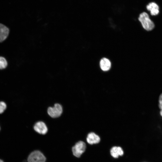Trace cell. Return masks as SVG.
Wrapping results in <instances>:
<instances>
[{"mask_svg":"<svg viewBox=\"0 0 162 162\" xmlns=\"http://www.w3.org/2000/svg\"><path fill=\"white\" fill-rule=\"evenodd\" d=\"M138 20L140 22L143 28L147 31L152 30L154 27L153 22L150 19L148 14L143 12L140 13L138 17Z\"/></svg>","mask_w":162,"mask_h":162,"instance_id":"obj_1","label":"cell"},{"mask_svg":"<svg viewBox=\"0 0 162 162\" xmlns=\"http://www.w3.org/2000/svg\"><path fill=\"white\" fill-rule=\"evenodd\" d=\"M7 65L8 63L6 59L3 57L0 56V69L5 68Z\"/></svg>","mask_w":162,"mask_h":162,"instance_id":"obj_11","label":"cell"},{"mask_svg":"<svg viewBox=\"0 0 162 162\" xmlns=\"http://www.w3.org/2000/svg\"><path fill=\"white\" fill-rule=\"evenodd\" d=\"M147 10L150 11L152 16H156L159 13V7L158 4L154 2H150L146 6Z\"/></svg>","mask_w":162,"mask_h":162,"instance_id":"obj_6","label":"cell"},{"mask_svg":"<svg viewBox=\"0 0 162 162\" xmlns=\"http://www.w3.org/2000/svg\"><path fill=\"white\" fill-rule=\"evenodd\" d=\"M8 28L4 25L0 23V42L4 41L8 36Z\"/></svg>","mask_w":162,"mask_h":162,"instance_id":"obj_8","label":"cell"},{"mask_svg":"<svg viewBox=\"0 0 162 162\" xmlns=\"http://www.w3.org/2000/svg\"><path fill=\"white\" fill-rule=\"evenodd\" d=\"M160 114L161 116L162 117V109L161 110V111L160 112Z\"/></svg>","mask_w":162,"mask_h":162,"instance_id":"obj_14","label":"cell"},{"mask_svg":"<svg viewBox=\"0 0 162 162\" xmlns=\"http://www.w3.org/2000/svg\"><path fill=\"white\" fill-rule=\"evenodd\" d=\"M110 153L112 157L115 158H117L119 156H121L123 154L124 152L121 147L114 146L111 149Z\"/></svg>","mask_w":162,"mask_h":162,"instance_id":"obj_9","label":"cell"},{"mask_svg":"<svg viewBox=\"0 0 162 162\" xmlns=\"http://www.w3.org/2000/svg\"><path fill=\"white\" fill-rule=\"evenodd\" d=\"M86 141L89 144L92 145L98 143L100 141V138L98 135L92 132L88 134Z\"/></svg>","mask_w":162,"mask_h":162,"instance_id":"obj_7","label":"cell"},{"mask_svg":"<svg viewBox=\"0 0 162 162\" xmlns=\"http://www.w3.org/2000/svg\"></svg>","mask_w":162,"mask_h":162,"instance_id":"obj_16","label":"cell"},{"mask_svg":"<svg viewBox=\"0 0 162 162\" xmlns=\"http://www.w3.org/2000/svg\"><path fill=\"white\" fill-rule=\"evenodd\" d=\"M100 68L104 71L109 70L111 66L110 61L106 58H102L100 61Z\"/></svg>","mask_w":162,"mask_h":162,"instance_id":"obj_10","label":"cell"},{"mask_svg":"<svg viewBox=\"0 0 162 162\" xmlns=\"http://www.w3.org/2000/svg\"><path fill=\"white\" fill-rule=\"evenodd\" d=\"M86 147V144L83 141H80L77 142L72 148L73 155L77 158L80 157L85 151Z\"/></svg>","mask_w":162,"mask_h":162,"instance_id":"obj_3","label":"cell"},{"mask_svg":"<svg viewBox=\"0 0 162 162\" xmlns=\"http://www.w3.org/2000/svg\"><path fill=\"white\" fill-rule=\"evenodd\" d=\"M34 129L37 133L44 135L47 132L48 128L45 124L42 121L36 123L34 126Z\"/></svg>","mask_w":162,"mask_h":162,"instance_id":"obj_5","label":"cell"},{"mask_svg":"<svg viewBox=\"0 0 162 162\" xmlns=\"http://www.w3.org/2000/svg\"><path fill=\"white\" fill-rule=\"evenodd\" d=\"M63 111L61 105L58 104H56L53 107H49L47 109V113L51 117L56 118L60 116Z\"/></svg>","mask_w":162,"mask_h":162,"instance_id":"obj_4","label":"cell"},{"mask_svg":"<svg viewBox=\"0 0 162 162\" xmlns=\"http://www.w3.org/2000/svg\"><path fill=\"white\" fill-rule=\"evenodd\" d=\"M159 108L161 110L162 109V94L160 96L159 100Z\"/></svg>","mask_w":162,"mask_h":162,"instance_id":"obj_13","label":"cell"},{"mask_svg":"<svg viewBox=\"0 0 162 162\" xmlns=\"http://www.w3.org/2000/svg\"><path fill=\"white\" fill-rule=\"evenodd\" d=\"M46 158L44 154L39 150L32 152L28 156V162H46Z\"/></svg>","mask_w":162,"mask_h":162,"instance_id":"obj_2","label":"cell"},{"mask_svg":"<svg viewBox=\"0 0 162 162\" xmlns=\"http://www.w3.org/2000/svg\"></svg>","mask_w":162,"mask_h":162,"instance_id":"obj_17","label":"cell"},{"mask_svg":"<svg viewBox=\"0 0 162 162\" xmlns=\"http://www.w3.org/2000/svg\"><path fill=\"white\" fill-rule=\"evenodd\" d=\"M6 107V104L4 102L0 101V114L4 112Z\"/></svg>","mask_w":162,"mask_h":162,"instance_id":"obj_12","label":"cell"},{"mask_svg":"<svg viewBox=\"0 0 162 162\" xmlns=\"http://www.w3.org/2000/svg\"><path fill=\"white\" fill-rule=\"evenodd\" d=\"M0 162H4V161L0 159Z\"/></svg>","mask_w":162,"mask_h":162,"instance_id":"obj_15","label":"cell"}]
</instances>
